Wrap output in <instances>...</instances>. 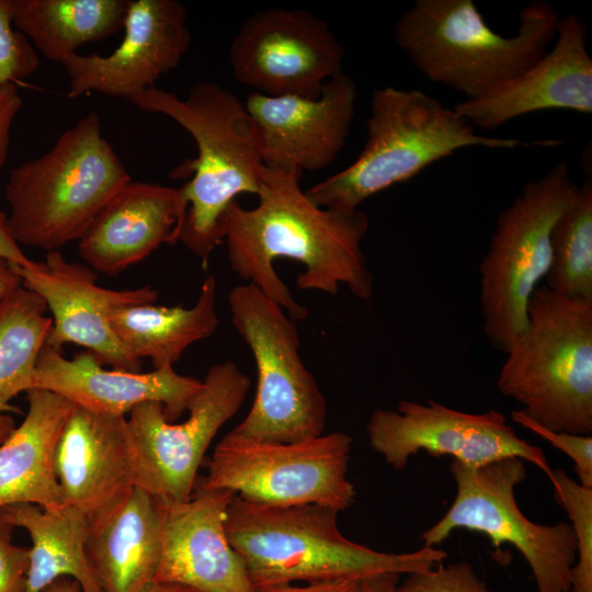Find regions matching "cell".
I'll return each instance as SVG.
<instances>
[{
    "label": "cell",
    "mask_w": 592,
    "mask_h": 592,
    "mask_svg": "<svg viewBox=\"0 0 592 592\" xmlns=\"http://www.w3.org/2000/svg\"><path fill=\"white\" fill-rule=\"evenodd\" d=\"M301 174L264 166L258 204L244 208L235 201L223 219L232 271L295 321L304 320L309 311L294 299L275 272L273 262L277 259H291L304 266L296 278L300 289L334 296L344 285L356 298L368 301L374 288L362 249L369 227L367 214L315 204L300 187Z\"/></svg>",
    "instance_id": "1"
},
{
    "label": "cell",
    "mask_w": 592,
    "mask_h": 592,
    "mask_svg": "<svg viewBox=\"0 0 592 592\" xmlns=\"http://www.w3.org/2000/svg\"><path fill=\"white\" fill-rule=\"evenodd\" d=\"M129 102L170 117L195 140L197 157L171 174L191 175L180 187L185 216L178 242L205 265L224 242L223 219L229 205L241 193L259 192L264 164L258 125L243 102L212 81L196 82L185 98L155 86Z\"/></svg>",
    "instance_id": "2"
},
{
    "label": "cell",
    "mask_w": 592,
    "mask_h": 592,
    "mask_svg": "<svg viewBox=\"0 0 592 592\" xmlns=\"http://www.w3.org/2000/svg\"><path fill=\"white\" fill-rule=\"evenodd\" d=\"M338 513L316 504H259L235 494L225 528L258 592L300 581H363L383 573L423 572L447 557L436 547L392 554L354 543L340 532Z\"/></svg>",
    "instance_id": "3"
},
{
    "label": "cell",
    "mask_w": 592,
    "mask_h": 592,
    "mask_svg": "<svg viewBox=\"0 0 592 592\" xmlns=\"http://www.w3.org/2000/svg\"><path fill=\"white\" fill-rule=\"evenodd\" d=\"M505 37L471 0H417L395 25V42L429 80L475 100L516 78L554 44L561 16L547 1L520 11Z\"/></svg>",
    "instance_id": "4"
},
{
    "label": "cell",
    "mask_w": 592,
    "mask_h": 592,
    "mask_svg": "<svg viewBox=\"0 0 592 592\" xmlns=\"http://www.w3.org/2000/svg\"><path fill=\"white\" fill-rule=\"evenodd\" d=\"M366 127L367 140L356 160L306 190L315 204L354 212L374 194L413 178L458 149L528 145L514 138L481 136L454 109L417 89L374 90Z\"/></svg>",
    "instance_id": "5"
},
{
    "label": "cell",
    "mask_w": 592,
    "mask_h": 592,
    "mask_svg": "<svg viewBox=\"0 0 592 592\" xmlns=\"http://www.w3.org/2000/svg\"><path fill=\"white\" fill-rule=\"evenodd\" d=\"M130 175L90 112L41 157L11 170L5 186L10 232L21 247L58 250L79 240Z\"/></svg>",
    "instance_id": "6"
},
{
    "label": "cell",
    "mask_w": 592,
    "mask_h": 592,
    "mask_svg": "<svg viewBox=\"0 0 592 592\" xmlns=\"http://www.w3.org/2000/svg\"><path fill=\"white\" fill-rule=\"evenodd\" d=\"M521 337L505 353L497 387L551 430L592 432V301L538 286Z\"/></svg>",
    "instance_id": "7"
},
{
    "label": "cell",
    "mask_w": 592,
    "mask_h": 592,
    "mask_svg": "<svg viewBox=\"0 0 592 592\" xmlns=\"http://www.w3.org/2000/svg\"><path fill=\"white\" fill-rule=\"evenodd\" d=\"M578 191L560 161L498 215L479 265L483 332L494 350L505 354L523 333L530 298L550 266L553 228Z\"/></svg>",
    "instance_id": "8"
},
{
    "label": "cell",
    "mask_w": 592,
    "mask_h": 592,
    "mask_svg": "<svg viewBox=\"0 0 592 592\" xmlns=\"http://www.w3.org/2000/svg\"><path fill=\"white\" fill-rule=\"evenodd\" d=\"M231 322L255 361L254 401L230 432L260 442L293 443L322 434L326 398L299 354L296 322L257 286H235L228 295Z\"/></svg>",
    "instance_id": "9"
},
{
    "label": "cell",
    "mask_w": 592,
    "mask_h": 592,
    "mask_svg": "<svg viewBox=\"0 0 592 592\" xmlns=\"http://www.w3.org/2000/svg\"><path fill=\"white\" fill-rule=\"evenodd\" d=\"M352 442L344 432L293 443L260 442L229 432L195 487L229 490L259 504H316L340 512L355 499L346 477Z\"/></svg>",
    "instance_id": "10"
},
{
    "label": "cell",
    "mask_w": 592,
    "mask_h": 592,
    "mask_svg": "<svg viewBox=\"0 0 592 592\" xmlns=\"http://www.w3.org/2000/svg\"><path fill=\"white\" fill-rule=\"evenodd\" d=\"M523 462L505 457L470 467L452 459L455 499L443 517L420 538L423 546L435 547L457 528L482 533L497 548L508 543L523 555L538 592H569L577 557L574 531L570 523L536 524L522 513L515 487L526 478Z\"/></svg>",
    "instance_id": "11"
},
{
    "label": "cell",
    "mask_w": 592,
    "mask_h": 592,
    "mask_svg": "<svg viewBox=\"0 0 592 592\" xmlns=\"http://www.w3.org/2000/svg\"><path fill=\"white\" fill-rule=\"evenodd\" d=\"M250 386V378L237 364L226 361L208 368L184 421H168L159 402L135 407L127 423L136 455L137 487L166 503L190 500L208 446L238 412Z\"/></svg>",
    "instance_id": "12"
},
{
    "label": "cell",
    "mask_w": 592,
    "mask_h": 592,
    "mask_svg": "<svg viewBox=\"0 0 592 592\" xmlns=\"http://www.w3.org/2000/svg\"><path fill=\"white\" fill-rule=\"evenodd\" d=\"M345 49L329 25L304 9L269 8L250 15L234 36L235 78L261 94L317 99L343 72Z\"/></svg>",
    "instance_id": "13"
},
{
    "label": "cell",
    "mask_w": 592,
    "mask_h": 592,
    "mask_svg": "<svg viewBox=\"0 0 592 592\" xmlns=\"http://www.w3.org/2000/svg\"><path fill=\"white\" fill-rule=\"evenodd\" d=\"M366 431L371 447L397 470L425 451L437 457L449 455L470 467L517 457L553 477L543 449L521 439L505 415L494 409L468 413L433 400H401L395 409L374 410Z\"/></svg>",
    "instance_id": "14"
},
{
    "label": "cell",
    "mask_w": 592,
    "mask_h": 592,
    "mask_svg": "<svg viewBox=\"0 0 592 592\" xmlns=\"http://www.w3.org/2000/svg\"><path fill=\"white\" fill-rule=\"evenodd\" d=\"M15 270L22 285L38 295L53 315L46 345L59 351L64 344L75 343L86 348L101 364L140 372L141 361L123 348L111 327V316L126 306L156 303L155 288L101 287L94 270L68 261L58 250L46 252L43 261L30 260Z\"/></svg>",
    "instance_id": "15"
},
{
    "label": "cell",
    "mask_w": 592,
    "mask_h": 592,
    "mask_svg": "<svg viewBox=\"0 0 592 592\" xmlns=\"http://www.w3.org/2000/svg\"><path fill=\"white\" fill-rule=\"evenodd\" d=\"M187 11L177 0H130L124 21V37L106 56L67 57L61 66L69 78V98L88 92L128 101L155 87L175 69L192 42Z\"/></svg>",
    "instance_id": "16"
},
{
    "label": "cell",
    "mask_w": 592,
    "mask_h": 592,
    "mask_svg": "<svg viewBox=\"0 0 592 592\" xmlns=\"http://www.w3.org/2000/svg\"><path fill=\"white\" fill-rule=\"evenodd\" d=\"M357 89L346 73L328 80L317 99L251 92L244 106L258 125L262 160L280 171H318L345 145Z\"/></svg>",
    "instance_id": "17"
},
{
    "label": "cell",
    "mask_w": 592,
    "mask_h": 592,
    "mask_svg": "<svg viewBox=\"0 0 592 592\" xmlns=\"http://www.w3.org/2000/svg\"><path fill=\"white\" fill-rule=\"evenodd\" d=\"M53 464L62 504L79 510L89 526L109 515L137 487L126 417L75 406L56 443Z\"/></svg>",
    "instance_id": "18"
},
{
    "label": "cell",
    "mask_w": 592,
    "mask_h": 592,
    "mask_svg": "<svg viewBox=\"0 0 592 592\" xmlns=\"http://www.w3.org/2000/svg\"><path fill=\"white\" fill-rule=\"evenodd\" d=\"M234 497L229 490L195 487L187 501L159 500L161 546L155 582L181 583L200 592H258L226 534Z\"/></svg>",
    "instance_id": "19"
},
{
    "label": "cell",
    "mask_w": 592,
    "mask_h": 592,
    "mask_svg": "<svg viewBox=\"0 0 592 592\" xmlns=\"http://www.w3.org/2000/svg\"><path fill=\"white\" fill-rule=\"evenodd\" d=\"M454 110L487 132L538 111L591 114L592 59L585 24L574 13L561 18L554 44L538 61L487 95L465 100Z\"/></svg>",
    "instance_id": "20"
},
{
    "label": "cell",
    "mask_w": 592,
    "mask_h": 592,
    "mask_svg": "<svg viewBox=\"0 0 592 592\" xmlns=\"http://www.w3.org/2000/svg\"><path fill=\"white\" fill-rule=\"evenodd\" d=\"M202 387V380L184 376L173 366L149 373L105 369L84 351L66 358L45 345L39 354L33 388L53 391L86 410L125 417L145 402H159L168 421L175 422Z\"/></svg>",
    "instance_id": "21"
},
{
    "label": "cell",
    "mask_w": 592,
    "mask_h": 592,
    "mask_svg": "<svg viewBox=\"0 0 592 592\" xmlns=\"http://www.w3.org/2000/svg\"><path fill=\"white\" fill-rule=\"evenodd\" d=\"M184 216L180 187L130 180L78 240L79 253L95 272L116 275L161 244L178 242Z\"/></svg>",
    "instance_id": "22"
},
{
    "label": "cell",
    "mask_w": 592,
    "mask_h": 592,
    "mask_svg": "<svg viewBox=\"0 0 592 592\" xmlns=\"http://www.w3.org/2000/svg\"><path fill=\"white\" fill-rule=\"evenodd\" d=\"M161 504L140 487L90 526L87 556L102 592H145L158 569Z\"/></svg>",
    "instance_id": "23"
},
{
    "label": "cell",
    "mask_w": 592,
    "mask_h": 592,
    "mask_svg": "<svg viewBox=\"0 0 592 592\" xmlns=\"http://www.w3.org/2000/svg\"><path fill=\"white\" fill-rule=\"evenodd\" d=\"M27 411L0 445V509L31 503L45 510L64 506L54 473V452L75 405L42 388L26 391Z\"/></svg>",
    "instance_id": "24"
},
{
    "label": "cell",
    "mask_w": 592,
    "mask_h": 592,
    "mask_svg": "<svg viewBox=\"0 0 592 592\" xmlns=\"http://www.w3.org/2000/svg\"><path fill=\"white\" fill-rule=\"evenodd\" d=\"M0 520L24 528L32 542L23 592H43L62 577L76 580L83 592H102L86 550L89 522L79 510L18 503L1 508Z\"/></svg>",
    "instance_id": "25"
},
{
    "label": "cell",
    "mask_w": 592,
    "mask_h": 592,
    "mask_svg": "<svg viewBox=\"0 0 592 592\" xmlns=\"http://www.w3.org/2000/svg\"><path fill=\"white\" fill-rule=\"evenodd\" d=\"M217 286L213 274L201 286L190 308L156 303L115 310L111 327L123 348L136 360L149 358L153 369L173 366L193 343L209 338L219 326Z\"/></svg>",
    "instance_id": "26"
},
{
    "label": "cell",
    "mask_w": 592,
    "mask_h": 592,
    "mask_svg": "<svg viewBox=\"0 0 592 592\" xmlns=\"http://www.w3.org/2000/svg\"><path fill=\"white\" fill-rule=\"evenodd\" d=\"M130 0H10L13 26L37 53L62 62L121 30Z\"/></svg>",
    "instance_id": "27"
},
{
    "label": "cell",
    "mask_w": 592,
    "mask_h": 592,
    "mask_svg": "<svg viewBox=\"0 0 592 592\" xmlns=\"http://www.w3.org/2000/svg\"><path fill=\"white\" fill-rule=\"evenodd\" d=\"M44 300L20 285L0 301V445L15 429L4 413L9 401L33 388L39 354L53 320Z\"/></svg>",
    "instance_id": "28"
},
{
    "label": "cell",
    "mask_w": 592,
    "mask_h": 592,
    "mask_svg": "<svg viewBox=\"0 0 592 592\" xmlns=\"http://www.w3.org/2000/svg\"><path fill=\"white\" fill-rule=\"evenodd\" d=\"M545 286L571 299L592 301V181L555 223Z\"/></svg>",
    "instance_id": "29"
},
{
    "label": "cell",
    "mask_w": 592,
    "mask_h": 592,
    "mask_svg": "<svg viewBox=\"0 0 592 592\" xmlns=\"http://www.w3.org/2000/svg\"><path fill=\"white\" fill-rule=\"evenodd\" d=\"M550 481L577 538L578 559L571 568L569 592H592V488L581 486L563 469L553 470Z\"/></svg>",
    "instance_id": "30"
},
{
    "label": "cell",
    "mask_w": 592,
    "mask_h": 592,
    "mask_svg": "<svg viewBox=\"0 0 592 592\" xmlns=\"http://www.w3.org/2000/svg\"><path fill=\"white\" fill-rule=\"evenodd\" d=\"M39 62L36 49L12 24L10 0H0V87L31 77Z\"/></svg>",
    "instance_id": "31"
},
{
    "label": "cell",
    "mask_w": 592,
    "mask_h": 592,
    "mask_svg": "<svg viewBox=\"0 0 592 592\" xmlns=\"http://www.w3.org/2000/svg\"><path fill=\"white\" fill-rule=\"evenodd\" d=\"M395 592H493L467 561L439 565L436 569L407 574Z\"/></svg>",
    "instance_id": "32"
},
{
    "label": "cell",
    "mask_w": 592,
    "mask_h": 592,
    "mask_svg": "<svg viewBox=\"0 0 592 592\" xmlns=\"http://www.w3.org/2000/svg\"><path fill=\"white\" fill-rule=\"evenodd\" d=\"M513 421L546 440L554 447L562 451L574 463V470L579 483L592 488V437L591 435L573 434L563 431L548 430L527 415L520 409L511 413Z\"/></svg>",
    "instance_id": "33"
},
{
    "label": "cell",
    "mask_w": 592,
    "mask_h": 592,
    "mask_svg": "<svg viewBox=\"0 0 592 592\" xmlns=\"http://www.w3.org/2000/svg\"><path fill=\"white\" fill-rule=\"evenodd\" d=\"M12 528L0 520V592H23L25 588L30 551L12 543Z\"/></svg>",
    "instance_id": "34"
},
{
    "label": "cell",
    "mask_w": 592,
    "mask_h": 592,
    "mask_svg": "<svg viewBox=\"0 0 592 592\" xmlns=\"http://www.w3.org/2000/svg\"><path fill=\"white\" fill-rule=\"evenodd\" d=\"M22 103L16 84L0 87V171L7 162L11 126Z\"/></svg>",
    "instance_id": "35"
},
{
    "label": "cell",
    "mask_w": 592,
    "mask_h": 592,
    "mask_svg": "<svg viewBox=\"0 0 592 592\" xmlns=\"http://www.w3.org/2000/svg\"><path fill=\"white\" fill-rule=\"evenodd\" d=\"M263 592H364L363 581L337 580L306 583L305 585H283Z\"/></svg>",
    "instance_id": "36"
},
{
    "label": "cell",
    "mask_w": 592,
    "mask_h": 592,
    "mask_svg": "<svg viewBox=\"0 0 592 592\" xmlns=\"http://www.w3.org/2000/svg\"><path fill=\"white\" fill-rule=\"evenodd\" d=\"M0 258L7 260L15 266H24L30 262L21 247L13 239L9 225L7 215H4L0 209Z\"/></svg>",
    "instance_id": "37"
},
{
    "label": "cell",
    "mask_w": 592,
    "mask_h": 592,
    "mask_svg": "<svg viewBox=\"0 0 592 592\" xmlns=\"http://www.w3.org/2000/svg\"><path fill=\"white\" fill-rule=\"evenodd\" d=\"M20 285L22 283L15 265L0 258V301Z\"/></svg>",
    "instance_id": "38"
},
{
    "label": "cell",
    "mask_w": 592,
    "mask_h": 592,
    "mask_svg": "<svg viewBox=\"0 0 592 592\" xmlns=\"http://www.w3.org/2000/svg\"><path fill=\"white\" fill-rule=\"evenodd\" d=\"M399 573H383L363 580L364 592H395L400 579Z\"/></svg>",
    "instance_id": "39"
},
{
    "label": "cell",
    "mask_w": 592,
    "mask_h": 592,
    "mask_svg": "<svg viewBox=\"0 0 592 592\" xmlns=\"http://www.w3.org/2000/svg\"><path fill=\"white\" fill-rule=\"evenodd\" d=\"M80 584L67 577L59 578L52 582L43 592H80Z\"/></svg>",
    "instance_id": "40"
},
{
    "label": "cell",
    "mask_w": 592,
    "mask_h": 592,
    "mask_svg": "<svg viewBox=\"0 0 592 592\" xmlns=\"http://www.w3.org/2000/svg\"><path fill=\"white\" fill-rule=\"evenodd\" d=\"M145 592H200L191 587L175 582H155Z\"/></svg>",
    "instance_id": "41"
}]
</instances>
